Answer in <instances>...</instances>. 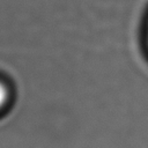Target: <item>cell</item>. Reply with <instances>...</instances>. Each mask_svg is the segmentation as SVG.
<instances>
[{"instance_id": "6da1fadb", "label": "cell", "mask_w": 148, "mask_h": 148, "mask_svg": "<svg viewBox=\"0 0 148 148\" xmlns=\"http://www.w3.org/2000/svg\"><path fill=\"white\" fill-rule=\"evenodd\" d=\"M9 99V91L7 86L0 80V111L6 106Z\"/></svg>"}]
</instances>
